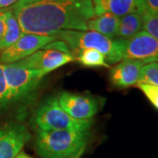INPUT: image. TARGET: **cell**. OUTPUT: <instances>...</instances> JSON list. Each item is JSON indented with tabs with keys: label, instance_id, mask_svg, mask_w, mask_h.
<instances>
[{
	"label": "cell",
	"instance_id": "6da1fadb",
	"mask_svg": "<svg viewBox=\"0 0 158 158\" xmlns=\"http://www.w3.org/2000/svg\"><path fill=\"white\" fill-rule=\"evenodd\" d=\"M11 10L23 34L48 36L63 30L86 31L95 16L92 0H39Z\"/></svg>",
	"mask_w": 158,
	"mask_h": 158
},
{
	"label": "cell",
	"instance_id": "7a4b0ae2",
	"mask_svg": "<svg viewBox=\"0 0 158 158\" xmlns=\"http://www.w3.org/2000/svg\"><path fill=\"white\" fill-rule=\"evenodd\" d=\"M89 138L90 131L37 130L35 150L40 158H77Z\"/></svg>",
	"mask_w": 158,
	"mask_h": 158
},
{
	"label": "cell",
	"instance_id": "3957f363",
	"mask_svg": "<svg viewBox=\"0 0 158 158\" xmlns=\"http://www.w3.org/2000/svg\"><path fill=\"white\" fill-rule=\"evenodd\" d=\"M56 40L63 41L76 58L80 51L95 49L102 53L108 64H115L121 61L115 39H109L93 31L63 30L51 35Z\"/></svg>",
	"mask_w": 158,
	"mask_h": 158
},
{
	"label": "cell",
	"instance_id": "277c9868",
	"mask_svg": "<svg viewBox=\"0 0 158 158\" xmlns=\"http://www.w3.org/2000/svg\"><path fill=\"white\" fill-rule=\"evenodd\" d=\"M3 67L11 105L28 101L46 77L38 70L27 68L18 62L5 64Z\"/></svg>",
	"mask_w": 158,
	"mask_h": 158
},
{
	"label": "cell",
	"instance_id": "5b68a950",
	"mask_svg": "<svg viewBox=\"0 0 158 158\" xmlns=\"http://www.w3.org/2000/svg\"><path fill=\"white\" fill-rule=\"evenodd\" d=\"M33 122L37 130H77L90 131L91 119L80 120L72 118L62 109L56 98L47 99L34 113Z\"/></svg>",
	"mask_w": 158,
	"mask_h": 158
},
{
	"label": "cell",
	"instance_id": "8992f818",
	"mask_svg": "<svg viewBox=\"0 0 158 158\" xmlns=\"http://www.w3.org/2000/svg\"><path fill=\"white\" fill-rule=\"evenodd\" d=\"M121 60H138L144 63L158 62V40L142 30L127 39H115Z\"/></svg>",
	"mask_w": 158,
	"mask_h": 158
},
{
	"label": "cell",
	"instance_id": "52a82bcc",
	"mask_svg": "<svg viewBox=\"0 0 158 158\" xmlns=\"http://www.w3.org/2000/svg\"><path fill=\"white\" fill-rule=\"evenodd\" d=\"M55 38L48 35L23 34L17 41L0 54V64L17 62L48 45Z\"/></svg>",
	"mask_w": 158,
	"mask_h": 158
},
{
	"label": "cell",
	"instance_id": "ba28073f",
	"mask_svg": "<svg viewBox=\"0 0 158 158\" xmlns=\"http://www.w3.org/2000/svg\"><path fill=\"white\" fill-rule=\"evenodd\" d=\"M31 139L22 123L10 122L0 127V158H15Z\"/></svg>",
	"mask_w": 158,
	"mask_h": 158
},
{
	"label": "cell",
	"instance_id": "9c48e42d",
	"mask_svg": "<svg viewBox=\"0 0 158 158\" xmlns=\"http://www.w3.org/2000/svg\"><path fill=\"white\" fill-rule=\"evenodd\" d=\"M73 61H75V58L70 54L44 48L36 51L33 55L18 62L27 68L38 70L46 76L51 71Z\"/></svg>",
	"mask_w": 158,
	"mask_h": 158
},
{
	"label": "cell",
	"instance_id": "30bf717a",
	"mask_svg": "<svg viewBox=\"0 0 158 158\" xmlns=\"http://www.w3.org/2000/svg\"><path fill=\"white\" fill-rule=\"evenodd\" d=\"M56 99L60 106L76 119H91L98 111V103L90 97L64 91L56 97Z\"/></svg>",
	"mask_w": 158,
	"mask_h": 158
},
{
	"label": "cell",
	"instance_id": "8fae6325",
	"mask_svg": "<svg viewBox=\"0 0 158 158\" xmlns=\"http://www.w3.org/2000/svg\"><path fill=\"white\" fill-rule=\"evenodd\" d=\"M144 63L138 60L123 59L110 71V81L115 87L128 88L137 85Z\"/></svg>",
	"mask_w": 158,
	"mask_h": 158
},
{
	"label": "cell",
	"instance_id": "7c38bea8",
	"mask_svg": "<svg viewBox=\"0 0 158 158\" xmlns=\"http://www.w3.org/2000/svg\"><path fill=\"white\" fill-rule=\"evenodd\" d=\"M92 3L95 15L111 13L120 18L130 13L146 12L144 0H92Z\"/></svg>",
	"mask_w": 158,
	"mask_h": 158
},
{
	"label": "cell",
	"instance_id": "4fadbf2b",
	"mask_svg": "<svg viewBox=\"0 0 158 158\" xmlns=\"http://www.w3.org/2000/svg\"><path fill=\"white\" fill-rule=\"evenodd\" d=\"M119 17L111 13L95 15L87 22V30L102 34L109 39H115L118 28Z\"/></svg>",
	"mask_w": 158,
	"mask_h": 158
},
{
	"label": "cell",
	"instance_id": "5bb4252c",
	"mask_svg": "<svg viewBox=\"0 0 158 158\" xmlns=\"http://www.w3.org/2000/svg\"><path fill=\"white\" fill-rule=\"evenodd\" d=\"M2 10L5 18L6 29L2 40H0V54L14 44L22 34L20 27L11 8H6Z\"/></svg>",
	"mask_w": 158,
	"mask_h": 158
},
{
	"label": "cell",
	"instance_id": "9a60e30c",
	"mask_svg": "<svg viewBox=\"0 0 158 158\" xmlns=\"http://www.w3.org/2000/svg\"><path fill=\"white\" fill-rule=\"evenodd\" d=\"M142 15L140 13H130L119 18L116 38L127 39L141 31V29L143 27Z\"/></svg>",
	"mask_w": 158,
	"mask_h": 158
},
{
	"label": "cell",
	"instance_id": "2e32d148",
	"mask_svg": "<svg viewBox=\"0 0 158 158\" xmlns=\"http://www.w3.org/2000/svg\"><path fill=\"white\" fill-rule=\"evenodd\" d=\"M75 60L85 67H105L109 68L105 56L95 49H85L79 52Z\"/></svg>",
	"mask_w": 158,
	"mask_h": 158
},
{
	"label": "cell",
	"instance_id": "e0dca14e",
	"mask_svg": "<svg viewBox=\"0 0 158 158\" xmlns=\"http://www.w3.org/2000/svg\"><path fill=\"white\" fill-rule=\"evenodd\" d=\"M138 84L158 87V62L144 64V66L141 68Z\"/></svg>",
	"mask_w": 158,
	"mask_h": 158
},
{
	"label": "cell",
	"instance_id": "ac0fdd59",
	"mask_svg": "<svg viewBox=\"0 0 158 158\" xmlns=\"http://www.w3.org/2000/svg\"><path fill=\"white\" fill-rule=\"evenodd\" d=\"M10 105V95L4 73V67L0 64V112L5 110Z\"/></svg>",
	"mask_w": 158,
	"mask_h": 158
},
{
	"label": "cell",
	"instance_id": "d6986e66",
	"mask_svg": "<svg viewBox=\"0 0 158 158\" xmlns=\"http://www.w3.org/2000/svg\"><path fill=\"white\" fill-rule=\"evenodd\" d=\"M143 27L144 31L151 34L158 40V14H150L145 12L143 15Z\"/></svg>",
	"mask_w": 158,
	"mask_h": 158
},
{
	"label": "cell",
	"instance_id": "ffe728a7",
	"mask_svg": "<svg viewBox=\"0 0 158 158\" xmlns=\"http://www.w3.org/2000/svg\"><path fill=\"white\" fill-rule=\"evenodd\" d=\"M137 85L150 103L158 110V87L143 84H138Z\"/></svg>",
	"mask_w": 158,
	"mask_h": 158
},
{
	"label": "cell",
	"instance_id": "44dd1931",
	"mask_svg": "<svg viewBox=\"0 0 158 158\" xmlns=\"http://www.w3.org/2000/svg\"><path fill=\"white\" fill-rule=\"evenodd\" d=\"M146 12L150 14H158V0H144Z\"/></svg>",
	"mask_w": 158,
	"mask_h": 158
},
{
	"label": "cell",
	"instance_id": "7402d4cb",
	"mask_svg": "<svg viewBox=\"0 0 158 158\" xmlns=\"http://www.w3.org/2000/svg\"><path fill=\"white\" fill-rule=\"evenodd\" d=\"M6 29V23H5V18L3 14V10H0V40H2V37L5 33Z\"/></svg>",
	"mask_w": 158,
	"mask_h": 158
},
{
	"label": "cell",
	"instance_id": "603a6c76",
	"mask_svg": "<svg viewBox=\"0 0 158 158\" xmlns=\"http://www.w3.org/2000/svg\"><path fill=\"white\" fill-rule=\"evenodd\" d=\"M18 1L19 0H0V10L6 9L9 6L15 5Z\"/></svg>",
	"mask_w": 158,
	"mask_h": 158
},
{
	"label": "cell",
	"instance_id": "cb8c5ba5",
	"mask_svg": "<svg viewBox=\"0 0 158 158\" xmlns=\"http://www.w3.org/2000/svg\"><path fill=\"white\" fill-rule=\"evenodd\" d=\"M36 1H39V0H19L15 5H13L12 6H24L29 5L31 3H34Z\"/></svg>",
	"mask_w": 158,
	"mask_h": 158
},
{
	"label": "cell",
	"instance_id": "d4e9b609",
	"mask_svg": "<svg viewBox=\"0 0 158 158\" xmlns=\"http://www.w3.org/2000/svg\"><path fill=\"white\" fill-rule=\"evenodd\" d=\"M15 158H32V157H31L30 156H28L27 154H26L25 152H20Z\"/></svg>",
	"mask_w": 158,
	"mask_h": 158
}]
</instances>
